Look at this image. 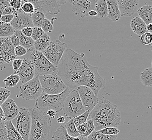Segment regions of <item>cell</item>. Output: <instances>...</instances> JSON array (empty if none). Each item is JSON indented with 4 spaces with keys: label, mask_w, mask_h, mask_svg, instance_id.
<instances>
[{
    "label": "cell",
    "mask_w": 152,
    "mask_h": 140,
    "mask_svg": "<svg viewBox=\"0 0 152 140\" xmlns=\"http://www.w3.org/2000/svg\"><path fill=\"white\" fill-rule=\"evenodd\" d=\"M57 68L58 76L69 88L74 89L85 86L97 97L99 92L104 87L106 81L98 72V67L89 64L83 53L79 54L67 48Z\"/></svg>",
    "instance_id": "obj_1"
},
{
    "label": "cell",
    "mask_w": 152,
    "mask_h": 140,
    "mask_svg": "<svg viewBox=\"0 0 152 140\" xmlns=\"http://www.w3.org/2000/svg\"><path fill=\"white\" fill-rule=\"evenodd\" d=\"M29 110L31 123L28 140H48L52 126L50 118L41 113L35 107H31Z\"/></svg>",
    "instance_id": "obj_2"
},
{
    "label": "cell",
    "mask_w": 152,
    "mask_h": 140,
    "mask_svg": "<svg viewBox=\"0 0 152 140\" xmlns=\"http://www.w3.org/2000/svg\"><path fill=\"white\" fill-rule=\"evenodd\" d=\"M71 91L68 87L60 94L56 95H47L42 93L37 99L35 107L46 115L47 112L50 110H54L58 114L63 110L64 101Z\"/></svg>",
    "instance_id": "obj_3"
},
{
    "label": "cell",
    "mask_w": 152,
    "mask_h": 140,
    "mask_svg": "<svg viewBox=\"0 0 152 140\" xmlns=\"http://www.w3.org/2000/svg\"><path fill=\"white\" fill-rule=\"evenodd\" d=\"M114 104L107 99H100L96 105L89 113L95 126V131H99L106 128V120L108 114Z\"/></svg>",
    "instance_id": "obj_4"
},
{
    "label": "cell",
    "mask_w": 152,
    "mask_h": 140,
    "mask_svg": "<svg viewBox=\"0 0 152 140\" xmlns=\"http://www.w3.org/2000/svg\"><path fill=\"white\" fill-rule=\"evenodd\" d=\"M31 60L34 65L35 76L58 74V68L49 61L42 52L34 50L31 53Z\"/></svg>",
    "instance_id": "obj_5"
},
{
    "label": "cell",
    "mask_w": 152,
    "mask_h": 140,
    "mask_svg": "<svg viewBox=\"0 0 152 140\" xmlns=\"http://www.w3.org/2000/svg\"><path fill=\"white\" fill-rule=\"evenodd\" d=\"M39 76L43 93L49 95L60 94L67 89V86L64 84L58 74H53Z\"/></svg>",
    "instance_id": "obj_6"
},
{
    "label": "cell",
    "mask_w": 152,
    "mask_h": 140,
    "mask_svg": "<svg viewBox=\"0 0 152 140\" xmlns=\"http://www.w3.org/2000/svg\"><path fill=\"white\" fill-rule=\"evenodd\" d=\"M63 111L67 118L73 119L85 112L78 92L73 89L67 96L64 101Z\"/></svg>",
    "instance_id": "obj_7"
},
{
    "label": "cell",
    "mask_w": 152,
    "mask_h": 140,
    "mask_svg": "<svg viewBox=\"0 0 152 140\" xmlns=\"http://www.w3.org/2000/svg\"><path fill=\"white\" fill-rule=\"evenodd\" d=\"M12 122L23 140H28L31 123L29 108L23 107L19 108L18 115L12 120Z\"/></svg>",
    "instance_id": "obj_8"
},
{
    "label": "cell",
    "mask_w": 152,
    "mask_h": 140,
    "mask_svg": "<svg viewBox=\"0 0 152 140\" xmlns=\"http://www.w3.org/2000/svg\"><path fill=\"white\" fill-rule=\"evenodd\" d=\"M42 93L39 76H37L19 87L20 96L24 100H37Z\"/></svg>",
    "instance_id": "obj_9"
},
{
    "label": "cell",
    "mask_w": 152,
    "mask_h": 140,
    "mask_svg": "<svg viewBox=\"0 0 152 140\" xmlns=\"http://www.w3.org/2000/svg\"><path fill=\"white\" fill-rule=\"evenodd\" d=\"M67 49V45L59 40L50 42L47 49L42 52L43 55L55 67L61 60L65 50Z\"/></svg>",
    "instance_id": "obj_10"
},
{
    "label": "cell",
    "mask_w": 152,
    "mask_h": 140,
    "mask_svg": "<svg viewBox=\"0 0 152 140\" xmlns=\"http://www.w3.org/2000/svg\"><path fill=\"white\" fill-rule=\"evenodd\" d=\"M79 95L83 106L85 111L91 112L98 104L100 99L96 97L91 89L85 86L75 88Z\"/></svg>",
    "instance_id": "obj_11"
},
{
    "label": "cell",
    "mask_w": 152,
    "mask_h": 140,
    "mask_svg": "<svg viewBox=\"0 0 152 140\" xmlns=\"http://www.w3.org/2000/svg\"><path fill=\"white\" fill-rule=\"evenodd\" d=\"M34 6L35 10L42 12L45 16L56 15L60 12V5L58 1L28 0Z\"/></svg>",
    "instance_id": "obj_12"
},
{
    "label": "cell",
    "mask_w": 152,
    "mask_h": 140,
    "mask_svg": "<svg viewBox=\"0 0 152 140\" xmlns=\"http://www.w3.org/2000/svg\"><path fill=\"white\" fill-rule=\"evenodd\" d=\"M14 48L10 37L0 38V64L9 63L16 59Z\"/></svg>",
    "instance_id": "obj_13"
},
{
    "label": "cell",
    "mask_w": 152,
    "mask_h": 140,
    "mask_svg": "<svg viewBox=\"0 0 152 140\" xmlns=\"http://www.w3.org/2000/svg\"><path fill=\"white\" fill-rule=\"evenodd\" d=\"M69 2L74 14L84 18L91 10H94L96 0H72Z\"/></svg>",
    "instance_id": "obj_14"
},
{
    "label": "cell",
    "mask_w": 152,
    "mask_h": 140,
    "mask_svg": "<svg viewBox=\"0 0 152 140\" xmlns=\"http://www.w3.org/2000/svg\"><path fill=\"white\" fill-rule=\"evenodd\" d=\"M14 74L19 76L23 84L33 79L35 76V73L33 64L31 59H23L21 67L17 71H14Z\"/></svg>",
    "instance_id": "obj_15"
},
{
    "label": "cell",
    "mask_w": 152,
    "mask_h": 140,
    "mask_svg": "<svg viewBox=\"0 0 152 140\" xmlns=\"http://www.w3.org/2000/svg\"><path fill=\"white\" fill-rule=\"evenodd\" d=\"M10 24L15 30L21 31L24 27H34L31 20V14H25L21 9L16 12L14 19Z\"/></svg>",
    "instance_id": "obj_16"
},
{
    "label": "cell",
    "mask_w": 152,
    "mask_h": 140,
    "mask_svg": "<svg viewBox=\"0 0 152 140\" xmlns=\"http://www.w3.org/2000/svg\"><path fill=\"white\" fill-rule=\"evenodd\" d=\"M121 16H132L138 10V0H117Z\"/></svg>",
    "instance_id": "obj_17"
},
{
    "label": "cell",
    "mask_w": 152,
    "mask_h": 140,
    "mask_svg": "<svg viewBox=\"0 0 152 140\" xmlns=\"http://www.w3.org/2000/svg\"><path fill=\"white\" fill-rule=\"evenodd\" d=\"M1 106L3 110L6 121H12L15 118L19 113V108L15 101L11 98H8Z\"/></svg>",
    "instance_id": "obj_18"
},
{
    "label": "cell",
    "mask_w": 152,
    "mask_h": 140,
    "mask_svg": "<svg viewBox=\"0 0 152 140\" xmlns=\"http://www.w3.org/2000/svg\"><path fill=\"white\" fill-rule=\"evenodd\" d=\"M108 17L113 22H118L121 17L116 0H107Z\"/></svg>",
    "instance_id": "obj_19"
},
{
    "label": "cell",
    "mask_w": 152,
    "mask_h": 140,
    "mask_svg": "<svg viewBox=\"0 0 152 140\" xmlns=\"http://www.w3.org/2000/svg\"><path fill=\"white\" fill-rule=\"evenodd\" d=\"M53 140H87V137L79 136L77 137H72L68 136L64 126H60L54 133L52 137Z\"/></svg>",
    "instance_id": "obj_20"
},
{
    "label": "cell",
    "mask_w": 152,
    "mask_h": 140,
    "mask_svg": "<svg viewBox=\"0 0 152 140\" xmlns=\"http://www.w3.org/2000/svg\"><path fill=\"white\" fill-rule=\"evenodd\" d=\"M131 27L134 34L139 36L147 32V25L139 17L132 18L131 22Z\"/></svg>",
    "instance_id": "obj_21"
},
{
    "label": "cell",
    "mask_w": 152,
    "mask_h": 140,
    "mask_svg": "<svg viewBox=\"0 0 152 140\" xmlns=\"http://www.w3.org/2000/svg\"><path fill=\"white\" fill-rule=\"evenodd\" d=\"M14 34L18 36L20 39V45L27 50L28 52H32L34 49L35 41L31 37L25 36L22 33L21 31L15 30Z\"/></svg>",
    "instance_id": "obj_22"
},
{
    "label": "cell",
    "mask_w": 152,
    "mask_h": 140,
    "mask_svg": "<svg viewBox=\"0 0 152 140\" xmlns=\"http://www.w3.org/2000/svg\"><path fill=\"white\" fill-rule=\"evenodd\" d=\"M137 14L139 17L143 21L146 25L152 23V6L150 5H145L138 9Z\"/></svg>",
    "instance_id": "obj_23"
},
{
    "label": "cell",
    "mask_w": 152,
    "mask_h": 140,
    "mask_svg": "<svg viewBox=\"0 0 152 140\" xmlns=\"http://www.w3.org/2000/svg\"><path fill=\"white\" fill-rule=\"evenodd\" d=\"M94 10L97 12L99 18H106L108 17V6L106 0H96Z\"/></svg>",
    "instance_id": "obj_24"
},
{
    "label": "cell",
    "mask_w": 152,
    "mask_h": 140,
    "mask_svg": "<svg viewBox=\"0 0 152 140\" xmlns=\"http://www.w3.org/2000/svg\"><path fill=\"white\" fill-rule=\"evenodd\" d=\"M50 43V37L46 33L43 35L38 40L35 41L34 49L37 51L42 52Z\"/></svg>",
    "instance_id": "obj_25"
},
{
    "label": "cell",
    "mask_w": 152,
    "mask_h": 140,
    "mask_svg": "<svg viewBox=\"0 0 152 140\" xmlns=\"http://www.w3.org/2000/svg\"><path fill=\"white\" fill-rule=\"evenodd\" d=\"M5 125L8 140H23L21 135L14 127L12 121H6Z\"/></svg>",
    "instance_id": "obj_26"
},
{
    "label": "cell",
    "mask_w": 152,
    "mask_h": 140,
    "mask_svg": "<svg viewBox=\"0 0 152 140\" xmlns=\"http://www.w3.org/2000/svg\"><path fill=\"white\" fill-rule=\"evenodd\" d=\"M140 80L146 87L152 86V68L149 67L140 73Z\"/></svg>",
    "instance_id": "obj_27"
},
{
    "label": "cell",
    "mask_w": 152,
    "mask_h": 140,
    "mask_svg": "<svg viewBox=\"0 0 152 140\" xmlns=\"http://www.w3.org/2000/svg\"><path fill=\"white\" fill-rule=\"evenodd\" d=\"M15 30L9 23L0 21V38H6L14 35Z\"/></svg>",
    "instance_id": "obj_28"
},
{
    "label": "cell",
    "mask_w": 152,
    "mask_h": 140,
    "mask_svg": "<svg viewBox=\"0 0 152 140\" xmlns=\"http://www.w3.org/2000/svg\"><path fill=\"white\" fill-rule=\"evenodd\" d=\"M118 135H107L98 131H94L87 137V140H116Z\"/></svg>",
    "instance_id": "obj_29"
},
{
    "label": "cell",
    "mask_w": 152,
    "mask_h": 140,
    "mask_svg": "<svg viewBox=\"0 0 152 140\" xmlns=\"http://www.w3.org/2000/svg\"><path fill=\"white\" fill-rule=\"evenodd\" d=\"M46 16L42 12L35 10V12L31 14V20L33 24L34 27H41L43 22L45 19Z\"/></svg>",
    "instance_id": "obj_30"
},
{
    "label": "cell",
    "mask_w": 152,
    "mask_h": 140,
    "mask_svg": "<svg viewBox=\"0 0 152 140\" xmlns=\"http://www.w3.org/2000/svg\"><path fill=\"white\" fill-rule=\"evenodd\" d=\"M64 126L68 136L72 137H77L80 136L76 130V127L74 125L73 119H70L64 125Z\"/></svg>",
    "instance_id": "obj_31"
},
{
    "label": "cell",
    "mask_w": 152,
    "mask_h": 140,
    "mask_svg": "<svg viewBox=\"0 0 152 140\" xmlns=\"http://www.w3.org/2000/svg\"><path fill=\"white\" fill-rule=\"evenodd\" d=\"M20 80V78L17 74H12V75L7 76L6 79L3 80L7 87H13L17 85L18 82Z\"/></svg>",
    "instance_id": "obj_32"
},
{
    "label": "cell",
    "mask_w": 152,
    "mask_h": 140,
    "mask_svg": "<svg viewBox=\"0 0 152 140\" xmlns=\"http://www.w3.org/2000/svg\"><path fill=\"white\" fill-rule=\"evenodd\" d=\"M21 10L23 12L27 14H33L35 12L33 4L29 1H22Z\"/></svg>",
    "instance_id": "obj_33"
},
{
    "label": "cell",
    "mask_w": 152,
    "mask_h": 140,
    "mask_svg": "<svg viewBox=\"0 0 152 140\" xmlns=\"http://www.w3.org/2000/svg\"><path fill=\"white\" fill-rule=\"evenodd\" d=\"M89 113H90L89 112L86 111L81 115L78 116L76 118L73 119L74 125L76 127H78L80 125H82L83 123L87 122L88 116H89Z\"/></svg>",
    "instance_id": "obj_34"
},
{
    "label": "cell",
    "mask_w": 152,
    "mask_h": 140,
    "mask_svg": "<svg viewBox=\"0 0 152 140\" xmlns=\"http://www.w3.org/2000/svg\"><path fill=\"white\" fill-rule=\"evenodd\" d=\"M140 37L141 42L145 45H149L152 44V33L146 32L142 34Z\"/></svg>",
    "instance_id": "obj_35"
},
{
    "label": "cell",
    "mask_w": 152,
    "mask_h": 140,
    "mask_svg": "<svg viewBox=\"0 0 152 140\" xmlns=\"http://www.w3.org/2000/svg\"><path fill=\"white\" fill-rule=\"evenodd\" d=\"M10 95L11 93L9 89L0 87V105H1L9 98Z\"/></svg>",
    "instance_id": "obj_36"
},
{
    "label": "cell",
    "mask_w": 152,
    "mask_h": 140,
    "mask_svg": "<svg viewBox=\"0 0 152 140\" xmlns=\"http://www.w3.org/2000/svg\"><path fill=\"white\" fill-rule=\"evenodd\" d=\"M98 131L101 134H104L107 135H118L120 133L119 129H118V128H115V127H107Z\"/></svg>",
    "instance_id": "obj_37"
},
{
    "label": "cell",
    "mask_w": 152,
    "mask_h": 140,
    "mask_svg": "<svg viewBox=\"0 0 152 140\" xmlns=\"http://www.w3.org/2000/svg\"><path fill=\"white\" fill-rule=\"evenodd\" d=\"M45 34L44 31H43L42 28L41 27H33V32L31 38L34 40L36 41L37 40L40 38L41 37Z\"/></svg>",
    "instance_id": "obj_38"
},
{
    "label": "cell",
    "mask_w": 152,
    "mask_h": 140,
    "mask_svg": "<svg viewBox=\"0 0 152 140\" xmlns=\"http://www.w3.org/2000/svg\"><path fill=\"white\" fill-rule=\"evenodd\" d=\"M41 27L42 28L44 32H50L53 30V25H52V22L48 19L45 18L43 22L42 25Z\"/></svg>",
    "instance_id": "obj_39"
},
{
    "label": "cell",
    "mask_w": 152,
    "mask_h": 140,
    "mask_svg": "<svg viewBox=\"0 0 152 140\" xmlns=\"http://www.w3.org/2000/svg\"><path fill=\"white\" fill-rule=\"evenodd\" d=\"M0 140H8L5 121L0 122Z\"/></svg>",
    "instance_id": "obj_40"
},
{
    "label": "cell",
    "mask_w": 152,
    "mask_h": 140,
    "mask_svg": "<svg viewBox=\"0 0 152 140\" xmlns=\"http://www.w3.org/2000/svg\"><path fill=\"white\" fill-rule=\"evenodd\" d=\"M87 124H88L87 128V130L86 131L85 133L83 134V135L82 136L85 137H87L90 134H91L93 131H95V126L93 121L91 119H90V120L87 121Z\"/></svg>",
    "instance_id": "obj_41"
},
{
    "label": "cell",
    "mask_w": 152,
    "mask_h": 140,
    "mask_svg": "<svg viewBox=\"0 0 152 140\" xmlns=\"http://www.w3.org/2000/svg\"><path fill=\"white\" fill-rule=\"evenodd\" d=\"M14 52L16 57H21L26 55L28 51L23 46L18 45L14 48Z\"/></svg>",
    "instance_id": "obj_42"
},
{
    "label": "cell",
    "mask_w": 152,
    "mask_h": 140,
    "mask_svg": "<svg viewBox=\"0 0 152 140\" xmlns=\"http://www.w3.org/2000/svg\"><path fill=\"white\" fill-rule=\"evenodd\" d=\"M10 6L15 9L16 12H18L21 9L22 1L20 0H10L8 1Z\"/></svg>",
    "instance_id": "obj_43"
},
{
    "label": "cell",
    "mask_w": 152,
    "mask_h": 140,
    "mask_svg": "<svg viewBox=\"0 0 152 140\" xmlns=\"http://www.w3.org/2000/svg\"><path fill=\"white\" fill-rule=\"evenodd\" d=\"M16 12L15 9H14L11 6H7L3 10L2 15H14Z\"/></svg>",
    "instance_id": "obj_44"
},
{
    "label": "cell",
    "mask_w": 152,
    "mask_h": 140,
    "mask_svg": "<svg viewBox=\"0 0 152 140\" xmlns=\"http://www.w3.org/2000/svg\"><path fill=\"white\" fill-rule=\"evenodd\" d=\"M87 126H88V124H87V122H86L82 125H80L78 127H76L77 131L81 136H83V134L85 133L87 128Z\"/></svg>",
    "instance_id": "obj_45"
},
{
    "label": "cell",
    "mask_w": 152,
    "mask_h": 140,
    "mask_svg": "<svg viewBox=\"0 0 152 140\" xmlns=\"http://www.w3.org/2000/svg\"><path fill=\"white\" fill-rule=\"evenodd\" d=\"M14 15H2L0 21L2 22L3 23H10L12 21V19H14Z\"/></svg>",
    "instance_id": "obj_46"
},
{
    "label": "cell",
    "mask_w": 152,
    "mask_h": 140,
    "mask_svg": "<svg viewBox=\"0 0 152 140\" xmlns=\"http://www.w3.org/2000/svg\"><path fill=\"white\" fill-rule=\"evenodd\" d=\"M22 63V59L16 58L12 61V67L14 71H16L18 70L21 66Z\"/></svg>",
    "instance_id": "obj_47"
},
{
    "label": "cell",
    "mask_w": 152,
    "mask_h": 140,
    "mask_svg": "<svg viewBox=\"0 0 152 140\" xmlns=\"http://www.w3.org/2000/svg\"><path fill=\"white\" fill-rule=\"evenodd\" d=\"M11 42L12 43V45L14 46V48H15L18 46L20 45V39L18 35L16 34H14L12 36L10 37Z\"/></svg>",
    "instance_id": "obj_48"
},
{
    "label": "cell",
    "mask_w": 152,
    "mask_h": 140,
    "mask_svg": "<svg viewBox=\"0 0 152 140\" xmlns=\"http://www.w3.org/2000/svg\"><path fill=\"white\" fill-rule=\"evenodd\" d=\"M10 6L9 1L6 0H0V19L2 16L3 10L7 6Z\"/></svg>",
    "instance_id": "obj_49"
},
{
    "label": "cell",
    "mask_w": 152,
    "mask_h": 140,
    "mask_svg": "<svg viewBox=\"0 0 152 140\" xmlns=\"http://www.w3.org/2000/svg\"><path fill=\"white\" fill-rule=\"evenodd\" d=\"M21 31L22 34L25 36L31 37V35H32V32H33V27H24Z\"/></svg>",
    "instance_id": "obj_50"
},
{
    "label": "cell",
    "mask_w": 152,
    "mask_h": 140,
    "mask_svg": "<svg viewBox=\"0 0 152 140\" xmlns=\"http://www.w3.org/2000/svg\"><path fill=\"white\" fill-rule=\"evenodd\" d=\"M56 115H57V113H56L54 110H50L46 113V115L48 116L50 118H52V119H54Z\"/></svg>",
    "instance_id": "obj_51"
},
{
    "label": "cell",
    "mask_w": 152,
    "mask_h": 140,
    "mask_svg": "<svg viewBox=\"0 0 152 140\" xmlns=\"http://www.w3.org/2000/svg\"><path fill=\"white\" fill-rule=\"evenodd\" d=\"M6 119L4 116V114L3 113V110L0 105V122L6 121Z\"/></svg>",
    "instance_id": "obj_52"
},
{
    "label": "cell",
    "mask_w": 152,
    "mask_h": 140,
    "mask_svg": "<svg viewBox=\"0 0 152 140\" xmlns=\"http://www.w3.org/2000/svg\"><path fill=\"white\" fill-rule=\"evenodd\" d=\"M56 121L58 123H61L62 124L64 123L65 121H66V119H65V117L63 116H59L57 117V119H56Z\"/></svg>",
    "instance_id": "obj_53"
},
{
    "label": "cell",
    "mask_w": 152,
    "mask_h": 140,
    "mask_svg": "<svg viewBox=\"0 0 152 140\" xmlns=\"http://www.w3.org/2000/svg\"><path fill=\"white\" fill-rule=\"evenodd\" d=\"M88 15L91 17H95V16H97V12H96L95 10H92L88 12Z\"/></svg>",
    "instance_id": "obj_54"
},
{
    "label": "cell",
    "mask_w": 152,
    "mask_h": 140,
    "mask_svg": "<svg viewBox=\"0 0 152 140\" xmlns=\"http://www.w3.org/2000/svg\"><path fill=\"white\" fill-rule=\"evenodd\" d=\"M147 31L150 32H152V23H150L147 25Z\"/></svg>",
    "instance_id": "obj_55"
},
{
    "label": "cell",
    "mask_w": 152,
    "mask_h": 140,
    "mask_svg": "<svg viewBox=\"0 0 152 140\" xmlns=\"http://www.w3.org/2000/svg\"><path fill=\"white\" fill-rule=\"evenodd\" d=\"M58 3L61 6V5H62V4H64V3H66L67 2V1H58Z\"/></svg>",
    "instance_id": "obj_56"
},
{
    "label": "cell",
    "mask_w": 152,
    "mask_h": 140,
    "mask_svg": "<svg viewBox=\"0 0 152 140\" xmlns=\"http://www.w3.org/2000/svg\"><path fill=\"white\" fill-rule=\"evenodd\" d=\"M150 49H151V50L152 51V44L151 45V47H150Z\"/></svg>",
    "instance_id": "obj_57"
},
{
    "label": "cell",
    "mask_w": 152,
    "mask_h": 140,
    "mask_svg": "<svg viewBox=\"0 0 152 140\" xmlns=\"http://www.w3.org/2000/svg\"><path fill=\"white\" fill-rule=\"evenodd\" d=\"M151 67L152 68V63H151Z\"/></svg>",
    "instance_id": "obj_58"
},
{
    "label": "cell",
    "mask_w": 152,
    "mask_h": 140,
    "mask_svg": "<svg viewBox=\"0 0 152 140\" xmlns=\"http://www.w3.org/2000/svg\"></svg>",
    "instance_id": "obj_59"
}]
</instances>
